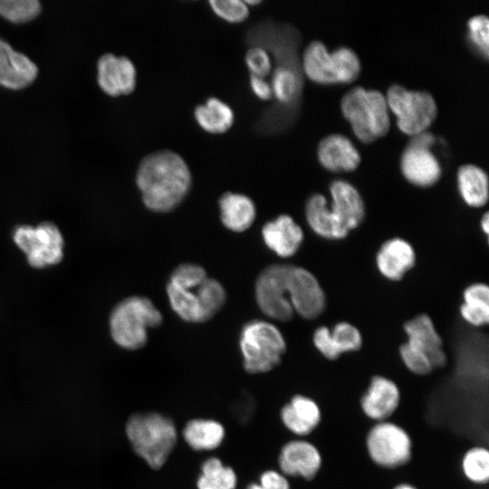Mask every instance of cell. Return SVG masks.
I'll use <instances>...</instances> for the list:
<instances>
[{
	"label": "cell",
	"mask_w": 489,
	"mask_h": 489,
	"mask_svg": "<svg viewBox=\"0 0 489 489\" xmlns=\"http://www.w3.org/2000/svg\"><path fill=\"white\" fill-rule=\"evenodd\" d=\"M136 184L149 210L167 213L185 199L191 188L192 175L179 154L162 149L142 158L137 170Z\"/></svg>",
	"instance_id": "6da1fadb"
},
{
	"label": "cell",
	"mask_w": 489,
	"mask_h": 489,
	"mask_svg": "<svg viewBox=\"0 0 489 489\" xmlns=\"http://www.w3.org/2000/svg\"><path fill=\"white\" fill-rule=\"evenodd\" d=\"M166 291L172 310L183 321L193 323L214 317L226 298L222 284L195 264L178 265L170 274Z\"/></svg>",
	"instance_id": "7a4b0ae2"
},
{
	"label": "cell",
	"mask_w": 489,
	"mask_h": 489,
	"mask_svg": "<svg viewBox=\"0 0 489 489\" xmlns=\"http://www.w3.org/2000/svg\"><path fill=\"white\" fill-rule=\"evenodd\" d=\"M125 431L135 453L153 469L166 463L177 443L173 421L158 413L132 415Z\"/></svg>",
	"instance_id": "3957f363"
},
{
	"label": "cell",
	"mask_w": 489,
	"mask_h": 489,
	"mask_svg": "<svg viewBox=\"0 0 489 489\" xmlns=\"http://www.w3.org/2000/svg\"><path fill=\"white\" fill-rule=\"evenodd\" d=\"M340 108L354 134L363 142L373 141L389 129L387 99L378 90L354 86L342 96Z\"/></svg>",
	"instance_id": "277c9868"
},
{
	"label": "cell",
	"mask_w": 489,
	"mask_h": 489,
	"mask_svg": "<svg viewBox=\"0 0 489 489\" xmlns=\"http://www.w3.org/2000/svg\"><path fill=\"white\" fill-rule=\"evenodd\" d=\"M163 320L154 303L146 297L131 296L118 303L110 316V335L126 350L142 348L148 340V330L158 327Z\"/></svg>",
	"instance_id": "5b68a950"
},
{
	"label": "cell",
	"mask_w": 489,
	"mask_h": 489,
	"mask_svg": "<svg viewBox=\"0 0 489 489\" xmlns=\"http://www.w3.org/2000/svg\"><path fill=\"white\" fill-rule=\"evenodd\" d=\"M240 350L244 368L251 374L265 373L281 361L286 351V342L280 330L265 321H252L241 331Z\"/></svg>",
	"instance_id": "8992f818"
},
{
	"label": "cell",
	"mask_w": 489,
	"mask_h": 489,
	"mask_svg": "<svg viewBox=\"0 0 489 489\" xmlns=\"http://www.w3.org/2000/svg\"><path fill=\"white\" fill-rule=\"evenodd\" d=\"M304 73L320 83L350 82L360 72V61L351 48L340 46L330 52L321 41L311 42L303 51Z\"/></svg>",
	"instance_id": "52a82bcc"
},
{
	"label": "cell",
	"mask_w": 489,
	"mask_h": 489,
	"mask_svg": "<svg viewBox=\"0 0 489 489\" xmlns=\"http://www.w3.org/2000/svg\"><path fill=\"white\" fill-rule=\"evenodd\" d=\"M385 96L388 109L397 117L398 127L408 135L427 130L436 117V100L427 91L408 90L395 83L388 88Z\"/></svg>",
	"instance_id": "ba28073f"
},
{
	"label": "cell",
	"mask_w": 489,
	"mask_h": 489,
	"mask_svg": "<svg viewBox=\"0 0 489 489\" xmlns=\"http://www.w3.org/2000/svg\"><path fill=\"white\" fill-rule=\"evenodd\" d=\"M16 245L25 254L32 267L43 268L60 263L63 256V238L59 228L51 222L36 226L23 225L13 233Z\"/></svg>",
	"instance_id": "9c48e42d"
},
{
	"label": "cell",
	"mask_w": 489,
	"mask_h": 489,
	"mask_svg": "<svg viewBox=\"0 0 489 489\" xmlns=\"http://www.w3.org/2000/svg\"><path fill=\"white\" fill-rule=\"evenodd\" d=\"M369 458L379 467L395 469L406 465L411 457V440L398 425L382 421L375 423L366 437Z\"/></svg>",
	"instance_id": "30bf717a"
},
{
	"label": "cell",
	"mask_w": 489,
	"mask_h": 489,
	"mask_svg": "<svg viewBox=\"0 0 489 489\" xmlns=\"http://www.w3.org/2000/svg\"><path fill=\"white\" fill-rule=\"evenodd\" d=\"M435 136L427 131L413 135L403 149L400 168L403 176L410 183L418 187H430L442 174V168L436 156L431 150Z\"/></svg>",
	"instance_id": "8fae6325"
},
{
	"label": "cell",
	"mask_w": 489,
	"mask_h": 489,
	"mask_svg": "<svg viewBox=\"0 0 489 489\" xmlns=\"http://www.w3.org/2000/svg\"><path fill=\"white\" fill-rule=\"evenodd\" d=\"M289 264H276L264 268L255 283V298L261 311L268 317L288 321L293 314L287 289Z\"/></svg>",
	"instance_id": "7c38bea8"
},
{
	"label": "cell",
	"mask_w": 489,
	"mask_h": 489,
	"mask_svg": "<svg viewBox=\"0 0 489 489\" xmlns=\"http://www.w3.org/2000/svg\"><path fill=\"white\" fill-rule=\"evenodd\" d=\"M287 289L294 312L307 320L321 315L326 305V296L317 278L303 267L289 264Z\"/></svg>",
	"instance_id": "4fadbf2b"
},
{
	"label": "cell",
	"mask_w": 489,
	"mask_h": 489,
	"mask_svg": "<svg viewBox=\"0 0 489 489\" xmlns=\"http://www.w3.org/2000/svg\"><path fill=\"white\" fill-rule=\"evenodd\" d=\"M281 473L284 476L312 480L321 465V454L306 439H292L281 448L278 457Z\"/></svg>",
	"instance_id": "5bb4252c"
},
{
	"label": "cell",
	"mask_w": 489,
	"mask_h": 489,
	"mask_svg": "<svg viewBox=\"0 0 489 489\" xmlns=\"http://www.w3.org/2000/svg\"><path fill=\"white\" fill-rule=\"evenodd\" d=\"M97 70L99 86L106 94L117 97L135 90L137 71L128 57L104 53L98 61Z\"/></svg>",
	"instance_id": "9a60e30c"
},
{
	"label": "cell",
	"mask_w": 489,
	"mask_h": 489,
	"mask_svg": "<svg viewBox=\"0 0 489 489\" xmlns=\"http://www.w3.org/2000/svg\"><path fill=\"white\" fill-rule=\"evenodd\" d=\"M399 399L398 387L391 379L374 375L361 397L360 408L370 420L388 421L397 410Z\"/></svg>",
	"instance_id": "2e32d148"
},
{
	"label": "cell",
	"mask_w": 489,
	"mask_h": 489,
	"mask_svg": "<svg viewBox=\"0 0 489 489\" xmlns=\"http://www.w3.org/2000/svg\"><path fill=\"white\" fill-rule=\"evenodd\" d=\"M403 329L408 336L407 342L421 350L429 359L434 369L446 365L447 356L442 338L427 314L421 313L408 320Z\"/></svg>",
	"instance_id": "e0dca14e"
},
{
	"label": "cell",
	"mask_w": 489,
	"mask_h": 489,
	"mask_svg": "<svg viewBox=\"0 0 489 489\" xmlns=\"http://www.w3.org/2000/svg\"><path fill=\"white\" fill-rule=\"evenodd\" d=\"M330 208L340 225L350 233L365 217V204L358 189L349 181L335 179L331 183Z\"/></svg>",
	"instance_id": "ac0fdd59"
},
{
	"label": "cell",
	"mask_w": 489,
	"mask_h": 489,
	"mask_svg": "<svg viewBox=\"0 0 489 489\" xmlns=\"http://www.w3.org/2000/svg\"><path fill=\"white\" fill-rule=\"evenodd\" d=\"M37 74L38 69L33 61L0 39V86L24 89L34 82Z\"/></svg>",
	"instance_id": "d6986e66"
},
{
	"label": "cell",
	"mask_w": 489,
	"mask_h": 489,
	"mask_svg": "<svg viewBox=\"0 0 489 489\" xmlns=\"http://www.w3.org/2000/svg\"><path fill=\"white\" fill-rule=\"evenodd\" d=\"M416 253L413 246L403 238L393 237L385 241L376 254L379 272L390 281H399L413 268Z\"/></svg>",
	"instance_id": "ffe728a7"
},
{
	"label": "cell",
	"mask_w": 489,
	"mask_h": 489,
	"mask_svg": "<svg viewBox=\"0 0 489 489\" xmlns=\"http://www.w3.org/2000/svg\"><path fill=\"white\" fill-rule=\"evenodd\" d=\"M262 235L266 246L283 258L294 255L304 237L302 227L288 215L264 224Z\"/></svg>",
	"instance_id": "44dd1931"
},
{
	"label": "cell",
	"mask_w": 489,
	"mask_h": 489,
	"mask_svg": "<svg viewBox=\"0 0 489 489\" xmlns=\"http://www.w3.org/2000/svg\"><path fill=\"white\" fill-rule=\"evenodd\" d=\"M280 417L290 433L303 437L315 430L321 415L313 399L302 394H295L282 408Z\"/></svg>",
	"instance_id": "7402d4cb"
},
{
	"label": "cell",
	"mask_w": 489,
	"mask_h": 489,
	"mask_svg": "<svg viewBox=\"0 0 489 489\" xmlns=\"http://www.w3.org/2000/svg\"><path fill=\"white\" fill-rule=\"evenodd\" d=\"M317 155L323 167L331 171H350L360 162V154L345 135L331 133L321 139Z\"/></svg>",
	"instance_id": "603a6c76"
},
{
	"label": "cell",
	"mask_w": 489,
	"mask_h": 489,
	"mask_svg": "<svg viewBox=\"0 0 489 489\" xmlns=\"http://www.w3.org/2000/svg\"><path fill=\"white\" fill-rule=\"evenodd\" d=\"M305 216L312 230L321 237L339 240L345 238L349 234L331 212L328 200L322 194L315 193L309 197L305 206Z\"/></svg>",
	"instance_id": "cb8c5ba5"
},
{
	"label": "cell",
	"mask_w": 489,
	"mask_h": 489,
	"mask_svg": "<svg viewBox=\"0 0 489 489\" xmlns=\"http://www.w3.org/2000/svg\"><path fill=\"white\" fill-rule=\"evenodd\" d=\"M223 225L233 232L247 230L256 216L254 201L246 195L235 192L224 193L218 201Z\"/></svg>",
	"instance_id": "d4e9b609"
},
{
	"label": "cell",
	"mask_w": 489,
	"mask_h": 489,
	"mask_svg": "<svg viewBox=\"0 0 489 489\" xmlns=\"http://www.w3.org/2000/svg\"><path fill=\"white\" fill-rule=\"evenodd\" d=\"M457 187L463 200L470 206L481 207L488 200L486 172L475 164H464L458 168Z\"/></svg>",
	"instance_id": "484cf974"
},
{
	"label": "cell",
	"mask_w": 489,
	"mask_h": 489,
	"mask_svg": "<svg viewBox=\"0 0 489 489\" xmlns=\"http://www.w3.org/2000/svg\"><path fill=\"white\" fill-rule=\"evenodd\" d=\"M194 117L198 126L211 134L226 132L235 121L233 109L216 97H209L204 103L197 105Z\"/></svg>",
	"instance_id": "4316f807"
},
{
	"label": "cell",
	"mask_w": 489,
	"mask_h": 489,
	"mask_svg": "<svg viewBox=\"0 0 489 489\" xmlns=\"http://www.w3.org/2000/svg\"><path fill=\"white\" fill-rule=\"evenodd\" d=\"M224 436V427L213 419H192L183 429L185 441L191 448L197 451L216 449L221 445Z\"/></svg>",
	"instance_id": "83f0119b"
},
{
	"label": "cell",
	"mask_w": 489,
	"mask_h": 489,
	"mask_svg": "<svg viewBox=\"0 0 489 489\" xmlns=\"http://www.w3.org/2000/svg\"><path fill=\"white\" fill-rule=\"evenodd\" d=\"M460 306L461 317L468 324L475 327L484 326L489 321V287L483 283L467 286L463 292Z\"/></svg>",
	"instance_id": "f1b7e54d"
},
{
	"label": "cell",
	"mask_w": 489,
	"mask_h": 489,
	"mask_svg": "<svg viewBox=\"0 0 489 489\" xmlns=\"http://www.w3.org/2000/svg\"><path fill=\"white\" fill-rule=\"evenodd\" d=\"M273 96L283 104L292 102L301 91V78L292 65L277 64L270 82Z\"/></svg>",
	"instance_id": "f546056e"
},
{
	"label": "cell",
	"mask_w": 489,
	"mask_h": 489,
	"mask_svg": "<svg viewBox=\"0 0 489 489\" xmlns=\"http://www.w3.org/2000/svg\"><path fill=\"white\" fill-rule=\"evenodd\" d=\"M197 485L198 489H235L236 475L220 459L211 457L203 463Z\"/></svg>",
	"instance_id": "4dcf8cb0"
},
{
	"label": "cell",
	"mask_w": 489,
	"mask_h": 489,
	"mask_svg": "<svg viewBox=\"0 0 489 489\" xmlns=\"http://www.w3.org/2000/svg\"><path fill=\"white\" fill-rule=\"evenodd\" d=\"M465 477L475 484H487L489 481V451L484 446L468 449L461 460Z\"/></svg>",
	"instance_id": "1f68e13d"
},
{
	"label": "cell",
	"mask_w": 489,
	"mask_h": 489,
	"mask_svg": "<svg viewBox=\"0 0 489 489\" xmlns=\"http://www.w3.org/2000/svg\"><path fill=\"white\" fill-rule=\"evenodd\" d=\"M41 10V4L37 0H0V15L14 24L34 20Z\"/></svg>",
	"instance_id": "d6a6232c"
},
{
	"label": "cell",
	"mask_w": 489,
	"mask_h": 489,
	"mask_svg": "<svg viewBox=\"0 0 489 489\" xmlns=\"http://www.w3.org/2000/svg\"><path fill=\"white\" fill-rule=\"evenodd\" d=\"M334 346L340 355L346 352L358 351L362 346L360 331L351 323L340 321L331 331Z\"/></svg>",
	"instance_id": "836d02e7"
},
{
	"label": "cell",
	"mask_w": 489,
	"mask_h": 489,
	"mask_svg": "<svg viewBox=\"0 0 489 489\" xmlns=\"http://www.w3.org/2000/svg\"><path fill=\"white\" fill-rule=\"evenodd\" d=\"M399 357L405 368L413 375L424 377L434 370L429 359L407 341L399 347Z\"/></svg>",
	"instance_id": "e575fe53"
},
{
	"label": "cell",
	"mask_w": 489,
	"mask_h": 489,
	"mask_svg": "<svg viewBox=\"0 0 489 489\" xmlns=\"http://www.w3.org/2000/svg\"><path fill=\"white\" fill-rule=\"evenodd\" d=\"M467 36L485 59L489 54V20L485 14H475L467 21Z\"/></svg>",
	"instance_id": "d590c367"
},
{
	"label": "cell",
	"mask_w": 489,
	"mask_h": 489,
	"mask_svg": "<svg viewBox=\"0 0 489 489\" xmlns=\"http://www.w3.org/2000/svg\"><path fill=\"white\" fill-rule=\"evenodd\" d=\"M209 5L216 16L227 23H242L249 15V7L244 1L211 0Z\"/></svg>",
	"instance_id": "8d00e7d4"
},
{
	"label": "cell",
	"mask_w": 489,
	"mask_h": 489,
	"mask_svg": "<svg viewBox=\"0 0 489 489\" xmlns=\"http://www.w3.org/2000/svg\"><path fill=\"white\" fill-rule=\"evenodd\" d=\"M250 75L265 78L273 71L270 53L261 46H251L244 56Z\"/></svg>",
	"instance_id": "74e56055"
},
{
	"label": "cell",
	"mask_w": 489,
	"mask_h": 489,
	"mask_svg": "<svg viewBox=\"0 0 489 489\" xmlns=\"http://www.w3.org/2000/svg\"><path fill=\"white\" fill-rule=\"evenodd\" d=\"M312 341L318 351L328 360H336L340 355L331 339V330L326 326L317 328Z\"/></svg>",
	"instance_id": "f35d334b"
},
{
	"label": "cell",
	"mask_w": 489,
	"mask_h": 489,
	"mask_svg": "<svg viewBox=\"0 0 489 489\" xmlns=\"http://www.w3.org/2000/svg\"><path fill=\"white\" fill-rule=\"evenodd\" d=\"M247 489H291V485L281 472L267 470L260 476L259 483L250 484Z\"/></svg>",
	"instance_id": "ab89813d"
},
{
	"label": "cell",
	"mask_w": 489,
	"mask_h": 489,
	"mask_svg": "<svg viewBox=\"0 0 489 489\" xmlns=\"http://www.w3.org/2000/svg\"><path fill=\"white\" fill-rule=\"evenodd\" d=\"M249 83L253 93L258 99L267 101L273 97L271 84L265 80V78L250 75Z\"/></svg>",
	"instance_id": "60d3db41"
},
{
	"label": "cell",
	"mask_w": 489,
	"mask_h": 489,
	"mask_svg": "<svg viewBox=\"0 0 489 489\" xmlns=\"http://www.w3.org/2000/svg\"><path fill=\"white\" fill-rule=\"evenodd\" d=\"M480 225H481V228L483 230V232L488 235L489 234V214L488 212H485L482 218H481V222H480Z\"/></svg>",
	"instance_id": "b9f144b4"
},
{
	"label": "cell",
	"mask_w": 489,
	"mask_h": 489,
	"mask_svg": "<svg viewBox=\"0 0 489 489\" xmlns=\"http://www.w3.org/2000/svg\"><path fill=\"white\" fill-rule=\"evenodd\" d=\"M410 458H414V459H417L418 461H421V463L423 462H426L427 460L426 459H423V458H420V457H417V456H411ZM423 469V468H422ZM427 476V475H426ZM432 478H437V477H435V476H431ZM428 479H431V478H428ZM435 482V480H429L428 482ZM436 486V484L435 483H428L427 488L425 489H433L434 487Z\"/></svg>",
	"instance_id": "7bdbcfd3"
},
{
	"label": "cell",
	"mask_w": 489,
	"mask_h": 489,
	"mask_svg": "<svg viewBox=\"0 0 489 489\" xmlns=\"http://www.w3.org/2000/svg\"><path fill=\"white\" fill-rule=\"evenodd\" d=\"M393 489H417V488H415L414 486L408 484H400Z\"/></svg>",
	"instance_id": "ee69618b"
},
{
	"label": "cell",
	"mask_w": 489,
	"mask_h": 489,
	"mask_svg": "<svg viewBox=\"0 0 489 489\" xmlns=\"http://www.w3.org/2000/svg\"><path fill=\"white\" fill-rule=\"evenodd\" d=\"M414 454H411V455H413ZM416 456H422L424 458H427L426 455H414ZM445 477H450V476H440V478H445ZM433 479V478H432ZM447 485V484H439V485L436 488V489H442V488H445L446 486Z\"/></svg>",
	"instance_id": "f6af8a7d"
},
{
	"label": "cell",
	"mask_w": 489,
	"mask_h": 489,
	"mask_svg": "<svg viewBox=\"0 0 489 489\" xmlns=\"http://www.w3.org/2000/svg\"><path fill=\"white\" fill-rule=\"evenodd\" d=\"M410 459H414V458H410ZM415 460H417V459H415ZM417 461H418V460H417ZM418 462L421 463V461H418ZM420 463H419V464H420ZM426 470H427V469H426ZM422 471H423V470H422ZM428 478H431V477H428ZM427 481H429V480H427ZM427 484H428V483L427 482V484H426V486H425L423 489H425V488L427 486Z\"/></svg>",
	"instance_id": "bcb514c9"
},
{
	"label": "cell",
	"mask_w": 489,
	"mask_h": 489,
	"mask_svg": "<svg viewBox=\"0 0 489 489\" xmlns=\"http://www.w3.org/2000/svg\"><path fill=\"white\" fill-rule=\"evenodd\" d=\"M411 456H415V455H411ZM417 457H419V456H417ZM420 458H423V457H420ZM423 459H426V458H423ZM426 460H427V459H426ZM426 462H427V461H426ZM437 478H439V477H437ZM431 479H432V478H431ZM437 485H438V484H436V486H435L433 489H435Z\"/></svg>",
	"instance_id": "7dc6e473"
},
{
	"label": "cell",
	"mask_w": 489,
	"mask_h": 489,
	"mask_svg": "<svg viewBox=\"0 0 489 489\" xmlns=\"http://www.w3.org/2000/svg\"><path fill=\"white\" fill-rule=\"evenodd\" d=\"M411 454H412V453H411ZM413 454H418V453H413ZM422 455H426V454H422ZM429 456H431V455H429ZM454 477H455V476H454ZM446 478H447V477H446ZM453 485H455V484H452V485H450V486H453ZM448 488H449V487H448ZM445 489H447V488H445Z\"/></svg>",
	"instance_id": "c3c4849f"
},
{
	"label": "cell",
	"mask_w": 489,
	"mask_h": 489,
	"mask_svg": "<svg viewBox=\"0 0 489 489\" xmlns=\"http://www.w3.org/2000/svg\"><path fill=\"white\" fill-rule=\"evenodd\" d=\"M412 454H413V453H412ZM418 455H422V454H418ZM427 456H429V455H427ZM452 477H454V476H452ZM449 485H452V484H450ZM449 485H448V486H449ZM448 486H447V487H448ZM447 487H446V488H447ZM443 489H445V488H443Z\"/></svg>",
	"instance_id": "681fc988"
},
{
	"label": "cell",
	"mask_w": 489,
	"mask_h": 489,
	"mask_svg": "<svg viewBox=\"0 0 489 489\" xmlns=\"http://www.w3.org/2000/svg\"><path fill=\"white\" fill-rule=\"evenodd\" d=\"M415 455H418V454H415ZM426 456H427V455H426ZM439 477H440V476H439ZM450 477H452V476H450ZM445 478H446V477H445ZM449 484H447V485H446L445 488H446Z\"/></svg>",
	"instance_id": "f907efd6"
},
{
	"label": "cell",
	"mask_w": 489,
	"mask_h": 489,
	"mask_svg": "<svg viewBox=\"0 0 489 489\" xmlns=\"http://www.w3.org/2000/svg\"><path fill=\"white\" fill-rule=\"evenodd\" d=\"M415 456H416V455H415ZM419 457H420V456H419ZM423 458H424V457H423ZM426 459H427V458H426ZM439 478H440V477H439ZM438 485H439V484H438ZM438 485H437V486H438ZM437 486H436V487H437Z\"/></svg>",
	"instance_id": "816d5d0a"
}]
</instances>
